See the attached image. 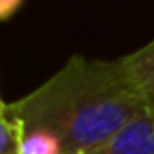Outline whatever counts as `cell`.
Returning <instances> with one entry per match:
<instances>
[{"label":"cell","mask_w":154,"mask_h":154,"mask_svg":"<svg viewBox=\"0 0 154 154\" xmlns=\"http://www.w3.org/2000/svg\"><path fill=\"white\" fill-rule=\"evenodd\" d=\"M23 139V127L9 114L0 116V154H19Z\"/></svg>","instance_id":"5b68a950"},{"label":"cell","mask_w":154,"mask_h":154,"mask_svg":"<svg viewBox=\"0 0 154 154\" xmlns=\"http://www.w3.org/2000/svg\"><path fill=\"white\" fill-rule=\"evenodd\" d=\"M7 114V103L2 101V97H0V116H5Z\"/></svg>","instance_id":"52a82bcc"},{"label":"cell","mask_w":154,"mask_h":154,"mask_svg":"<svg viewBox=\"0 0 154 154\" xmlns=\"http://www.w3.org/2000/svg\"><path fill=\"white\" fill-rule=\"evenodd\" d=\"M85 154H154V106Z\"/></svg>","instance_id":"7a4b0ae2"},{"label":"cell","mask_w":154,"mask_h":154,"mask_svg":"<svg viewBox=\"0 0 154 154\" xmlns=\"http://www.w3.org/2000/svg\"><path fill=\"white\" fill-rule=\"evenodd\" d=\"M150 106L120 59L72 57L36 91L7 106V114L19 120L23 131L53 135L63 154H85Z\"/></svg>","instance_id":"6da1fadb"},{"label":"cell","mask_w":154,"mask_h":154,"mask_svg":"<svg viewBox=\"0 0 154 154\" xmlns=\"http://www.w3.org/2000/svg\"><path fill=\"white\" fill-rule=\"evenodd\" d=\"M120 63L131 78V82L139 89V93L154 103V40H150L146 47L120 57Z\"/></svg>","instance_id":"3957f363"},{"label":"cell","mask_w":154,"mask_h":154,"mask_svg":"<svg viewBox=\"0 0 154 154\" xmlns=\"http://www.w3.org/2000/svg\"><path fill=\"white\" fill-rule=\"evenodd\" d=\"M23 0H0V19H9L19 7Z\"/></svg>","instance_id":"8992f818"},{"label":"cell","mask_w":154,"mask_h":154,"mask_svg":"<svg viewBox=\"0 0 154 154\" xmlns=\"http://www.w3.org/2000/svg\"><path fill=\"white\" fill-rule=\"evenodd\" d=\"M152 106H154V103H152Z\"/></svg>","instance_id":"ba28073f"},{"label":"cell","mask_w":154,"mask_h":154,"mask_svg":"<svg viewBox=\"0 0 154 154\" xmlns=\"http://www.w3.org/2000/svg\"><path fill=\"white\" fill-rule=\"evenodd\" d=\"M19 154H63L59 141L45 131H23Z\"/></svg>","instance_id":"277c9868"}]
</instances>
